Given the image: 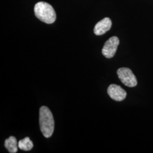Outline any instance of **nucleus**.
Returning <instances> with one entry per match:
<instances>
[{
  "instance_id": "obj_8",
  "label": "nucleus",
  "mask_w": 153,
  "mask_h": 153,
  "mask_svg": "<svg viewBox=\"0 0 153 153\" xmlns=\"http://www.w3.org/2000/svg\"><path fill=\"white\" fill-rule=\"evenodd\" d=\"M33 146V142L29 137H25L18 142V148L23 151L31 150Z\"/></svg>"
},
{
  "instance_id": "obj_6",
  "label": "nucleus",
  "mask_w": 153,
  "mask_h": 153,
  "mask_svg": "<svg viewBox=\"0 0 153 153\" xmlns=\"http://www.w3.org/2000/svg\"><path fill=\"white\" fill-rule=\"evenodd\" d=\"M111 27V20L109 18L106 17L96 24L94 29V33L96 35L100 36L109 31Z\"/></svg>"
},
{
  "instance_id": "obj_4",
  "label": "nucleus",
  "mask_w": 153,
  "mask_h": 153,
  "mask_svg": "<svg viewBox=\"0 0 153 153\" xmlns=\"http://www.w3.org/2000/svg\"><path fill=\"white\" fill-rule=\"evenodd\" d=\"M119 39L116 36H112L105 43L102 49V54L107 59L113 57L115 55L119 44Z\"/></svg>"
},
{
  "instance_id": "obj_3",
  "label": "nucleus",
  "mask_w": 153,
  "mask_h": 153,
  "mask_svg": "<svg viewBox=\"0 0 153 153\" xmlns=\"http://www.w3.org/2000/svg\"><path fill=\"white\" fill-rule=\"evenodd\" d=\"M117 73L121 82L126 86L133 88L137 86L136 77L130 69L121 68L117 70Z\"/></svg>"
},
{
  "instance_id": "obj_2",
  "label": "nucleus",
  "mask_w": 153,
  "mask_h": 153,
  "mask_svg": "<svg viewBox=\"0 0 153 153\" xmlns=\"http://www.w3.org/2000/svg\"><path fill=\"white\" fill-rule=\"evenodd\" d=\"M35 15L40 21L47 24H52L56 19V14L53 7L49 4L40 1L34 6Z\"/></svg>"
},
{
  "instance_id": "obj_7",
  "label": "nucleus",
  "mask_w": 153,
  "mask_h": 153,
  "mask_svg": "<svg viewBox=\"0 0 153 153\" xmlns=\"http://www.w3.org/2000/svg\"><path fill=\"white\" fill-rule=\"evenodd\" d=\"M5 147L9 153H16L18 151V143H17L16 138L11 136L6 139L5 142Z\"/></svg>"
},
{
  "instance_id": "obj_5",
  "label": "nucleus",
  "mask_w": 153,
  "mask_h": 153,
  "mask_svg": "<svg viewBox=\"0 0 153 153\" xmlns=\"http://www.w3.org/2000/svg\"><path fill=\"white\" fill-rule=\"evenodd\" d=\"M107 93L111 98L115 101L120 102L126 99V92L120 86L112 84L107 89Z\"/></svg>"
},
{
  "instance_id": "obj_1",
  "label": "nucleus",
  "mask_w": 153,
  "mask_h": 153,
  "mask_svg": "<svg viewBox=\"0 0 153 153\" xmlns=\"http://www.w3.org/2000/svg\"><path fill=\"white\" fill-rule=\"evenodd\" d=\"M39 124L40 131L44 137H51L54 131L55 121L51 111L47 107L42 106L40 108Z\"/></svg>"
}]
</instances>
